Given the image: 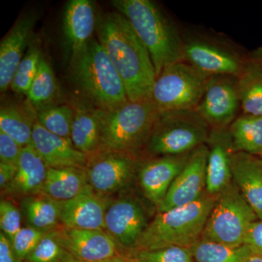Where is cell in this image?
<instances>
[{
  "label": "cell",
  "instance_id": "obj_33",
  "mask_svg": "<svg viewBox=\"0 0 262 262\" xmlns=\"http://www.w3.org/2000/svg\"><path fill=\"white\" fill-rule=\"evenodd\" d=\"M72 255L60 244L56 229L48 232L26 258L27 262H65Z\"/></svg>",
  "mask_w": 262,
  "mask_h": 262
},
{
  "label": "cell",
  "instance_id": "obj_13",
  "mask_svg": "<svg viewBox=\"0 0 262 262\" xmlns=\"http://www.w3.org/2000/svg\"><path fill=\"white\" fill-rule=\"evenodd\" d=\"M208 153L206 144L192 151L187 165L173 181L163 201L157 207L158 213L189 204L206 194Z\"/></svg>",
  "mask_w": 262,
  "mask_h": 262
},
{
  "label": "cell",
  "instance_id": "obj_44",
  "mask_svg": "<svg viewBox=\"0 0 262 262\" xmlns=\"http://www.w3.org/2000/svg\"><path fill=\"white\" fill-rule=\"evenodd\" d=\"M125 262H136L133 258H125Z\"/></svg>",
  "mask_w": 262,
  "mask_h": 262
},
{
  "label": "cell",
  "instance_id": "obj_26",
  "mask_svg": "<svg viewBox=\"0 0 262 262\" xmlns=\"http://www.w3.org/2000/svg\"><path fill=\"white\" fill-rule=\"evenodd\" d=\"M229 132L234 152L252 155L262 153V117L244 115L229 125Z\"/></svg>",
  "mask_w": 262,
  "mask_h": 262
},
{
  "label": "cell",
  "instance_id": "obj_1",
  "mask_svg": "<svg viewBox=\"0 0 262 262\" xmlns=\"http://www.w3.org/2000/svg\"><path fill=\"white\" fill-rule=\"evenodd\" d=\"M96 31L123 82L130 101L151 100L156 72L149 51L127 19L119 12L100 15Z\"/></svg>",
  "mask_w": 262,
  "mask_h": 262
},
{
  "label": "cell",
  "instance_id": "obj_3",
  "mask_svg": "<svg viewBox=\"0 0 262 262\" xmlns=\"http://www.w3.org/2000/svg\"><path fill=\"white\" fill-rule=\"evenodd\" d=\"M216 198L206 193L189 204L158 213L149 222L132 254L171 246L192 247L201 239Z\"/></svg>",
  "mask_w": 262,
  "mask_h": 262
},
{
  "label": "cell",
  "instance_id": "obj_23",
  "mask_svg": "<svg viewBox=\"0 0 262 262\" xmlns=\"http://www.w3.org/2000/svg\"><path fill=\"white\" fill-rule=\"evenodd\" d=\"M91 189L85 170L78 168H48L42 193L58 202L70 201Z\"/></svg>",
  "mask_w": 262,
  "mask_h": 262
},
{
  "label": "cell",
  "instance_id": "obj_20",
  "mask_svg": "<svg viewBox=\"0 0 262 262\" xmlns=\"http://www.w3.org/2000/svg\"><path fill=\"white\" fill-rule=\"evenodd\" d=\"M97 17L91 0H71L65 5L62 28L71 53L80 51L93 38Z\"/></svg>",
  "mask_w": 262,
  "mask_h": 262
},
{
  "label": "cell",
  "instance_id": "obj_17",
  "mask_svg": "<svg viewBox=\"0 0 262 262\" xmlns=\"http://www.w3.org/2000/svg\"><path fill=\"white\" fill-rule=\"evenodd\" d=\"M228 128L211 129L206 144V192L209 195H219L232 183V157L234 151Z\"/></svg>",
  "mask_w": 262,
  "mask_h": 262
},
{
  "label": "cell",
  "instance_id": "obj_24",
  "mask_svg": "<svg viewBox=\"0 0 262 262\" xmlns=\"http://www.w3.org/2000/svg\"><path fill=\"white\" fill-rule=\"evenodd\" d=\"M73 112L70 136L72 144L76 149L88 156L98 152L101 146L98 108L91 110L84 105H77Z\"/></svg>",
  "mask_w": 262,
  "mask_h": 262
},
{
  "label": "cell",
  "instance_id": "obj_43",
  "mask_svg": "<svg viewBox=\"0 0 262 262\" xmlns=\"http://www.w3.org/2000/svg\"><path fill=\"white\" fill-rule=\"evenodd\" d=\"M247 262H262V255L253 254Z\"/></svg>",
  "mask_w": 262,
  "mask_h": 262
},
{
  "label": "cell",
  "instance_id": "obj_45",
  "mask_svg": "<svg viewBox=\"0 0 262 262\" xmlns=\"http://www.w3.org/2000/svg\"><path fill=\"white\" fill-rule=\"evenodd\" d=\"M258 158H259V159L261 160V161L262 162V153L261 155H258Z\"/></svg>",
  "mask_w": 262,
  "mask_h": 262
},
{
  "label": "cell",
  "instance_id": "obj_40",
  "mask_svg": "<svg viewBox=\"0 0 262 262\" xmlns=\"http://www.w3.org/2000/svg\"><path fill=\"white\" fill-rule=\"evenodd\" d=\"M18 165L0 161V187L5 189L14 179Z\"/></svg>",
  "mask_w": 262,
  "mask_h": 262
},
{
  "label": "cell",
  "instance_id": "obj_31",
  "mask_svg": "<svg viewBox=\"0 0 262 262\" xmlns=\"http://www.w3.org/2000/svg\"><path fill=\"white\" fill-rule=\"evenodd\" d=\"M35 121L45 129L65 139H70L73 122V108L69 105H53L37 112Z\"/></svg>",
  "mask_w": 262,
  "mask_h": 262
},
{
  "label": "cell",
  "instance_id": "obj_34",
  "mask_svg": "<svg viewBox=\"0 0 262 262\" xmlns=\"http://www.w3.org/2000/svg\"><path fill=\"white\" fill-rule=\"evenodd\" d=\"M132 258L136 262H195L191 248L179 246L138 251Z\"/></svg>",
  "mask_w": 262,
  "mask_h": 262
},
{
  "label": "cell",
  "instance_id": "obj_22",
  "mask_svg": "<svg viewBox=\"0 0 262 262\" xmlns=\"http://www.w3.org/2000/svg\"><path fill=\"white\" fill-rule=\"evenodd\" d=\"M47 170V165L34 148L26 146L22 149L14 179L3 191L10 195L24 198L40 194Z\"/></svg>",
  "mask_w": 262,
  "mask_h": 262
},
{
  "label": "cell",
  "instance_id": "obj_25",
  "mask_svg": "<svg viewBox=\"0 0 262 262\" xmlns=\"http://www.w3.org/2000/svg\"><path fill=\"white\" fill-rule=\"evenodd\" d=\"M29 226L44 232L58 228L61 223V202L37 194L26 196L20 203Z\"/></svg>",
  "mask_w": 262,
  "mask_h": 262
},
{
  "label": "cell",
  "instance_id": "obj_32",
  "mask_svg": "<svg viewBox=\"0 0 262 262\" xmlns=\"http://www.w3.org/2000/svg\"><path fill=\"white\" fill-rule=\"evenodd\" d=\"M42 57L39 47L37 45L31 42L23 59L15 71L14 77L10 84V88L13 92L27 96L37 75Z\"/></svg>",
  "mask_w": 262,
  "mask_h": 262
},
{
  "label": "cell",
  "instance_id": "obj_10",
  "mask_svg": "<svg viewBox=\"0 0 262 262\" xmlns=\"http://www.w3.org/2000/svg\"><path fill=\"white\" fill-rule=\"evenodd\" d=\"M84 170L92 190L106 198L128 187L135 176L136 161L131 155L100 150L89 156Z\"/></svg>",
  "mask_w": 262,
  "mask_h": 262
},
{
  "label": "cell",
  "instance_id": "obj_2",
  "mask_svg": "<svg viewBox=\"0 0 262 262\" xmlns=\"http://www.w3.org/2000/svg\"><path fill=\"white\" fill-rule=\"evenodd\" d=\"M149 51L156 75L168 66L184 61L183 35L159 5L151 0H113Z\"/></svg>",
  "mask_w": 262,
  "mask_h": 262
},
{
  "label": "cell",
  "instance_id": "obj_12",
  "mask_svg": "<svg viewBox=\"0 0 262 262\" xmlns=\"http://www.w3.org/2000/svg\"><path fill=\"white\" fill-rule=\"evenodd\" d=\"M149 224L145 208L134 196H123L110 203L105 215V231L119 248L131 253Z\"/></svg>",
  "mask_w": 262,
  "mask_h": 262
},
{
  "label": "cell",
  "instance_id": "obj_36",
  "mask_svg": "<svg viewBox=\"0 0 262 262\" xmlns=\"http://www.w3.org/2000/svg\"><path fill=\"white\" fill-rule=\"evenodd\" d=\"M0 227L1 232L10 241L22 228L20 212L13 203L7 200L0 203Z\"/></svg>",
  "mask_w": 262,
  "mask_h": 262
},
{
  "label": "cell",
  "instance_id": "obj_15",
  "mask_svg": "<svg viewBox=\"0 0 262 262\" xmlns=\"http://www.w3.org/2000/svg\"><path fill=\"white\" fill-rule=\"evenodd\" d=\"M39 13L29 11L20 16L0 42V90L5 92L10 87L15 71L28 48L33 29Z\"/></svg>",
  "mask_w": 262,
  "mask_h": 262
},
{
  "label": "cell",
  "instance_id": "obj_35",
  "mask_svg": "<svg viewBox=\"0 0 262 262\" xmlns=\"http://www.w3.org/2000/svg\"><path fill=\"white\" fill-rule=\"evenodd\" d=\"M48 232L30 226L20 229L11 241L13 250L19 259L25 261L27 256Z\"/></svg>",
  "mask_w": 262,
  "mask_h": 262
},
{
  "label": "cell",
  "instance_id": "obj_7",
  "mask_svg": "<svg viewBox=\"0 0 262 262\" xmlns=\"http://www.w3.org/2000/svg\"><path fill=\"white\" fill-rule=\"evenodd\" d=\"M257 215L232 182L217 195L201 239L230 247L244 244L248 229Z\"/></svg>",
  "mask_w": 262,
  "mask_h": 262
},
{
  "label": "cell",
  "instance_id": "obj_38",
  "mask_svg": "<svg viewBox=\"0 0 262 262\" xmlns=\"http://www.w3.org/2000/svg\"><path fill=\"white\" fill-rule=\"evenodd\" d=\"M253 254L262 255V220L253 222L248 229L244 244Z\"/></svg>",
  "mask_w": 262,
  "mask_h": 262
},
{
  "label": "cell",
  "instance_id": "obj_39",
  "mask_svg": "<svg viewBox=\"0 0 262 262\" xmlns=\"http://www.w3.org/2000/svg\"><path fill=\"white\" fill-rule=\"evenodd\" d=\"M0 262H24L15 254L11 241L3 232L0 233Z\"/></svg>",
  "mask_w": 262,
  "mask_h": 262
},
{
  "label": "cell",
  "instance_id": "obj_28",
  "mask_svg": "<svg viewBox=\"0 0 262 262\" xmlns=\"http://www.w3.org/2000/svg\"><path fill=\"white\" fill-rule=\"evenodd\" d=\"M237 82L245 115L262 117V70L250 58L237 77Z\"/></svg>",
  "mask_w": 262,
  "mask_h": 262
},
{
  "label": "cell",
  "instance_id": "obj_11",
  "mask_svg": "<svg viewBox=\"0 0 262 262\" xmlns=\"http://www.w3.org/2000/svg\"><path fill=\"white\" fill-rule=\"evenodd\" d=\"M241 108L237 77H210L201 102L196 108L211 129L228 128Z\"/></svg>",
  "mask_w": 262,
  "mask_h": 262
},
{
  "label": "cell",
  "instance_id": "obj_5",
  "mask_svg": "<svg viewBox=\"0 0 262 262\" xmlns=\"http://www.w3.org/2000/svg\"><path fill=\"white\" fill-rule=\"evenodd\" d=\"M101 150L135 157L146 148L159 110L152 100L130 101L118 107L98 110Z\"/></svg>",
  "mask_w": 262,
  "mask_h": 262
},
{
  "label": "cell",
  "instance_id": "obj_6",
  "mask_svg": "<svg viewBox=\"0 0 262 262\" xmlns=\"http://www.w3.org/2000/svg\"><path fill=\"white\" fill-rule=\"evenodd\" d=\"M211 131L196 110L159 112L146 149L154 156L188 154L207 144Z\"/></svg>",
  "mask_w": 262,
  "mask_h": 262
},
{
  "label": "cell",
  "instance_id": "obj_21",
  "mask_svg": "<svg viewBox=\"0 0 262 262\" xmlns=\"http://www.w3.org/2000/svg\"><path fill=\"white\" fill-rule=\"evenodd\" d=\"M232 182L245 200L262 220V162L255 155L234 152L232 157Z\"/></svg>",
  "mask_w": 262,
  "mask_h": 262
},
{
  "label": "cell",
  "instance_id": "obj_14",
  "mask_svg": "<svg viewBox=\"0 0 262 262\" xmlns=\"http://www.w3.org/2000/svg\"><path fill=\"white\" fill-rule=\"evenodd\" d=\"M60 244L74 258L98 261L122 256L119 247L103 229H82L63 227L56 229Z\"/></svg>",
  "mask_w": 262,
  "mask_h": 262
},
{
  "label": "cell",
  "instance_id": "obj_27",
  "mask_svg": "<svg viewBox=\"0 0 262 262\" xmlns=\"http://www.w3.org/2000/svg\"><path fill=\"white\" fill-rule=\"evenodd\" d=\"M27 96V102L34 113L56 105L60 89L53 69L44 57L41 58L37 75L33 81Z\"/></svg>",
  "mask_w": 262,
  "mask_h": 262
},
{
  "label": "cell",
  "instance_id": "obj_30",
  "mask_svg": "<svg viewBox=\"0 0 262 262\" xmlns=\"http://www.w3.org/2000/svg\"><path fill=\"white\" fill-rule=\"evenodd\" d=\"M35 119L15 106H2L0 130L11 137L21 146L32 145V132Z\"/></svg>",
  "mask_w": 262,
  "mask_h": 262
},
{
  "label": "cell",
  "instance_id": "obj_8",
  "mask_svg": "<svg viewBox=\"0 0 262 262\" xmlns=\"http://www.w3.org/2000/svg\"><path fill=\"white\" fill-rule=\"evenodd\" d=\"M210 77L187 62L173 63L157 77L151 100L159 112L195 110Z\"/></svg>",
  "mask_w": 262,
  "mask_h": 262
},
{
  "label": "cell",
  "instance_id": "obj_37",
  "mask_svg": "<svg viewBox=\"0 0 262 262\" xmlns=\"http://www.w3.org/2000/svg\"><path fill=\"white\" fill-rule=\"evenodd\" d=\"M22 149L16 141L0 130V161L18 165Z\"/></svg>",
  "mask_w": 262,
  "mask_h": 262
},
{
  "label": "cell",
  "instance_id": "obj_41",
  "mask_svg": "<svg viewBox=\"0 0 262 262\" xmlns=\"http://www.w3.org/2000/svg\"><path fill=\"white\" fill-rule=\"evenodd\" d=\"M249 58L253 63H256L262 70V48H258V49L253 51L249 55Z\"/></svg>",
  "mask_w": 262,
  "mask_h": 262
},
{
  "label": "cell",
  "instance_id": "obj_19",
  "mask_svg": "<svg viewBox=\"0 0 262 262\" xmlns=\"http://www.w3.org/2000/svg\"><path fill=\"white\" fill-rule=\"evenodd\" d=\"M107 198L90 189L70 201L61 202V223L68 228L103 229Z\"/></svg>",
  "mask_w": 262,
  "mask_h": 262
},
{
  "label": "cell",
  "instance_id": "obj_9",
  "mask_svg": "<svg viewBox=\"0 0 262 262\" xmlns=\"http://www.w3.org/2000/svg\"><path fill=\"white\" fill-rule=\"evenodd\" d=\"M184 61L205 75L238 77L249 60L225 41L206 36L184 38Z\"/></svg>",
  "mask_w": 262,
  "mask_h": 262
},
{
  "label": "cell",
  "instance_id": "obj_29",
  "mask_svg": "<svg viewBox=\"0 0 262 262\" xmlns=\"http://www.w3.org/2000/svg\"><path fill=\"white\" fill-rule=\"evenodd\" d=\"M195 262H247L253 254L246 245L230 247L201 239L191 247Z\"/></svg>",
  "mask_w": 262,
  "mask_h": 262
},
{
  "label": "cell",
  "instance_id": "obj_4",
  "mask_svg": "<svg viewBox=\"0 0 262 262\" xmlns=\"http://www.w3.org/2000/svg\"><path fill=\"white\" fill-rule=\"evenodd\" d=\"M70 72L75 83L98 110L110 111L129 101L113 62L94 37L80 51L72 53Z\"/></svg>",
  "mask_w": 262,
  "mask_h": 262
},
{
  "label": "cell",
  "instance_id": "obj_46",
  "mask_svg": "<svg viewBox=\"0 0 262 262\" xmlns=\"http://www.w3.org/2000/svg\"><path fill=\"white\" fill-rule=\"evenodd\" d=\"M24 262H27V261H24Z\"/></svg>",
  "mask_w": 262,
  "mask_h": 262
},
{
  "label": "cell",
  "instance_id": "obj_42",
  "mask_svg": "<svg viewBox=\"0 0 262 262\" xmlns=\"http://www.w3.org/2000/svg\"><path fill=\"white\" fill-rule=\"evenodd\" d=\"M125 256H117L111 259L104 260V261H82V260L77 259V258H74L73 256H71L70 257L67 258L65 262H125Z\"/></svg>",
  "mask_w": 262,
  "mask_h": 262
},
{
  "label": "cell",
  "instance_id": "obj_18",
  "mask_svg": "<svg viewBox=\"0 0 262 262\" xmlns=\"http://www.w3.org/2000/svg\"><path fill=\"white\" fill-rule=\"evenodd\" d=\"M48 168H85L89 156L75 147L71 139L55 135L34 122L32 145Z\"/></svg>",
  "mask_w": 262,
  "mask_h": 262
},
{
  "label": "cell",
  "instance_id": "obj_16",
  "mask_svg": "<svg viewBox=\"0 0 262 262\" xmlns=\"http://www.w3.org/2000/svg\"><path fill=\"white\" fill-rule=\"evenodd\" d=\"M192 152L156 156L141 165L139 173V184L148 201L156 207L159 206L173 181L187 165Z\"/></svg>",
  "mask_w": 262,
  "mask_h": 262
}]
</instances>
